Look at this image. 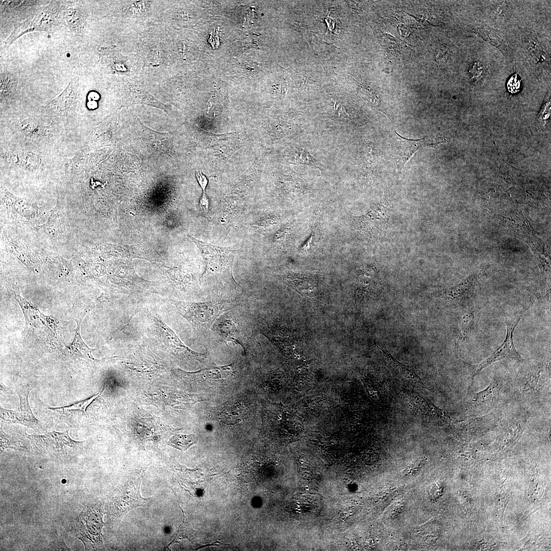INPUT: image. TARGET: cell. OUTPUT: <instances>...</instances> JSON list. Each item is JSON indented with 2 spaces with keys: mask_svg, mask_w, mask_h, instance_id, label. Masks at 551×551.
<instances>
[{
  "mask_svg": "<svg viewBox=\"0 0 551 551\" xmlns=\"http://www.w3.org/2000/svg\"><path fill=\"white\" fill-rule=\"evenodd\" d=\"M178 313L185 318L196 333L206 335L217 319L237 305L236 299H216L203 302L171 300Z\"/></svg>",
  "mask_w": 551,
  "mask_h": 551,
  "instance_id": "obj_1",
  "label": "cell"
},
{
  "mask_svg": "<svg viewBox=\"0 0 551 551\" xmlns=\"http://www.w3.org/2000/svg\"><path fill=\"white\" fill-rule=\"evenodd\" d=\"M187 235L199 248L205 263L202 279H224L229 281L235 288L240 286L233 275V264L237 250L203 242L188 233Z\"/></svg>",
  "mask_w": 551,
  "mask_h": 551,
  "instance_id": "obj_2",
  "label": "cell"
},
{
  "mask_svg": "<svg viewBox=\"0 0 551 551\" xmlns=\"http://www.w3.org/2000/svg\"><path fill=\"white\" fill-rule=\"evenodd\" d=\"M101 505L95 504L86 505L80 514L74 519L73 531L76 537L81 540L86 550H103L102 529L104 522Z\"/></svg>",
  "mask_w": 551,
  "mask_h": 551,
  "instance_id": "obj_3",
  "label": "cell"
},
{
  "mask_svg": "<svg viewBox=\"0 0 551 551\" xmlns=\"http://www.w3.org/2000/svg\"><path fill=\"white\" fill-rule=\"evenodd\" d=\"M26 437L40 454L63 462L79 453L83 443L71 439L68 430L62 433L53 431L44 435L27 434Z\"/></svg>",
  "mask_w": 551,
  "mask_h": 551,
  "instance_id": "obj_4",
  "label": "cell"
},
{
  "mask_svg": "<svg viewBox=\"0 0 551 551\" xmlns=\"http://www.w3.org/2000/svg\"><path fill=\"white\" fill-rule=\"evenodd\" d=\"M58 5L52 3L42 7L32 19L26 20L19 24L11 33L5 42L6 45H10L18 37L25 33L34 31H46L51 32L58 25Z\"/></svg>",
  "mask_w": 551,
  "mask_h": 551,
  "instance_id": "obj_5",
  "label": "cell"
},
{
  "mask_svg": "<svg viewBox=\"0 0 551 551\" xmlns=\"http://www.w3.org/2000/svg\"><path fill=\"white\" fill-rule=\"evenodd\" d=\"M211 330L223 342H231L241 346L246 354L245 345L248 335L234 312L229 310L221 314L217 318Z\"/></svg>",
  "mask_w": 551,
  "mask_h": 551,
  "instance_id": "obj_6",
  "label": "cell"
},
{
  "mask_svg": "<svg viewBox=\"0 0 551 551\" xmlns=\"http://www.w3.org/2000/svg\"><path fill=\"white\" fill-rule=\"evenodd\" d=\"M521 314L512 318L508 317L506 318L507 329L506 338L504 342L492 355L480 363L473 366L471 377L472 383L475 375L486 367L495 362L505 359H513L520 362L522 361L523 360L516 350L513 341V332L521 319Z\"/></svg>",
  "mask_w": 551,
  "mask_h": 551,
  "instance_id": "obj_7",
  "label": "cell"
},
{
  "mask_svg": "<svg viewBox=\"0 0 551 551\" xmlns=\"http://www.w3.org/2000/svg\"><path fill=\"white\" fill-rule=\"evenodd\" d=\"M394 143V155L396 165L398 169L403 168L413 154L420 148L425 147H434L442 143L431 137H424L419 139H408L403 137L395 132Z\"/></svg>",
  "mask_w": 551,
  "mask_h": 551,
  "instance_id": "obj_8",
  "label": "cell"
},
{
  "mask_svg": "<svg viewBox=\"0 0 551 551\" xmlns=\"http://www.w3.org/2000/svg\"><path fill=\"white\" fill-rule=\"evenodd\" d=\"M150 318L159 338L167 343L176 353H183L188 357L199 362L206 358V354L195 352L186 346L174 332L163 321L160 316L157 314H151Z\"/></svg>",
  "mask_w": 551,
  "mask_h": 551,
  "instance_id": "obj_9",
  "label": "cell"
},
{
  "mask_svg": "<svg viewBox=\"0 0 551 551\" xmlns=\"http://www.w3.org/2000/svg\"><path fill=\"white\" fill-rule=\"evenodd\" d=\"M98 62L105 70L112 74H129L131 70L127 57L116 46L102 47Z\"/></svg>",
  "mask_w": 551,
  "mask_h": 551,
  "instance_id": "obj_10",
  "label": "cell"
},
{
  "mask_svg": "<svg viewBox=\"0 0 551 551\" xmlns=\"http://www.w3.org/2000/svg\"><path fill=\"white\" fill-rule=\"evenodd\" d=\"M141 481L130 482L121 489L114 502L117 514L122 516L134 508L145 506L147 500L140 494Z\"/></svg>",
  "mask_w": 551,
  "mask_h": 551,
  "instance_id": "obj_11",
  "label": "cell"
},
{
  "mask_svg": "<svg viewBox=\"0 0 551 551\" xmlns=\"http://www.w3.org/2000/svg\"><path fill=\"white\" fill-rule=\"evenodd\" d=\"M378 348L383 354L389 369L394 375L415 386L429 390L415 368L399 362L383 346H378Z\"/></svg>",
  "mask_w": 551,
  "mask_h": 551,
  "instance_id": "obj_12",
  "label": "cell"
},
{
  "mask_svg": "<svg viewBox=\"0 0 551 551\" xmlns=\"http://www.w3.org/2000/svg\"><path fill=\"white\" fill-rule=\"evenodd\" d=\"M409 398L415 410L430 420L441 424H446L450 422L451 418L446 411L438 408L416 392H410Z\"/></svg>",
  "mask_w": 551,
  "mask_h": 551,
  "instance_id": "obj_13",
  "label": "cell"
},
{
  "mask_svg": "<svg viewBox=\"0 0 551 551\" xmlns=\"http://www.w3.org/2000/svg\"><path fill=\"white\" fill-rule=\"evenodd\" d=\"M476 276H473L460 284L443 290L440 294L444 300L452 303L467 304L473 299L474 295V281Z\"/></svg>",
  "mask_w": 551,
  "mask_h": 551,
  "instance_id": "obj_14",
  "label": "cell"
},
{
  "mask_svg": "<svg viewBox=\"0 0 551 551\" xmlns=\"http://www.w3.org/2000/svg\"><path fill=\"white\" fill-rule=\"evenodd\" d=\"M79 78L72 79L67 87L49 103V106L59 112H67L74 109L77 104Z\"/></svg>",
  "mask_w": 551,
  "mask_h": 551,
  "instance_id": "obj_15",
  "label": "cell"
},
{
  "mask_svg": "<svg viewBox=\"0 0 551 551\" xmlns=\"http://www.w3.org/2000/svg\"><path fill=\"white\" fill-rule=\"evenodd\" d=\"M386 211L381 207H374L360 218V223L363 230L372 236L380 235L385 231L388 220Z\"/></svg>",
  "mask_w": 551,
  "mask_h": 551,
  "instance_id": "obj_16",
  "label": "cell"
},
{
  "mask_svg": "<svg viewBox=\"0 0 551 551\" xmlns=\"http://www.w3.org/2000/svg\"><path fill=\"white\" fill-rule=\"evenodd\" d=\"M491 385L479 392L470 391L468 394L466 407L471 412H480L487 410L493 401V391Z\"/></svg>",
  "mask_w": 551,
  "mask_h": 551,
  "instance_id": "obj_17",
  "label": "cell"
},
{
  "mask_svg": "<svg viewBox=\"0 0 551 551\" xmlns=\"http://www.w3.org/2000/svg\"><path fill=\"white\" fill-rule=\"evenodd\" d=\"M7 155L11 163L28 171L37 170L41 164L39 156L30 151H15L7 153Z\"/></svg>",
  "mask_w": 551,
  "mask_h": 551,
  "instance_id": "obj_18",
  "label": "cell"
},
{
  "mask_svg": "<svg viewBox=\"0 0 551 551\" xmlns=\"http://www.w3.org/2000/svg\"><path fill=\"white\" fill-rule=\"evenodd\" d=\"M16 391L20 400L19 412L22 418V424L34 429H39L40 422L34 416L29 404L28 396L30 388L27 386L18 387Z\"/></svg>",
  "mask_w": 551,
  "mask_h": 551,
  "instance_id": "obj_19",
  "label": "cell"
},
{
  "mask_svg": "<svg viewBox=\"0 0 551 551\" xmlns=\"http://www.w3.org/2000/svg\"><path fill=\"white\" fill-rule=\"evenodd\" d=\"M480 315L478 309L472 308L463 315L459 324V338L460 340H467L475 333L478 328Z\"/></svg>",
  "mask_w": 551,
  "mask_h": 551,
  "instance_id": "obj_20",
  "label": "cell"
},
{
  "mask_svg": "<svg viewBox=\"0 0 551 551\" xmlns=\"http://www.w3.org/2000/svg\"><path fill=\"white\" fill-rule=\"evenodd\" d=\"M286 280L298 290L311 293L318 288V284L315 279L311 276L290 274L286 276Z\"/></svg>",
  "mask_w": 551,
  "mask_h": 551,
  "instance_id": "obj_21",
  "label": "cell"
},
{
  "mask_svg": "<svg viewBox=\"0 0 551 551\" xmlns=\"http://www.w3.org/2000/svg\"><path fill=\"white\" fill-rule=\"evenodd\" d=\"M62 215L60 211L55 209L44 224L41 226L46 234L52 238L58 237L63 231Z\"/></svg>",
  "mask_w": 551,
  "mask_h": 551,
  "instance_id": "obj_22",
  "label": "cell"
},
{
  "mask_svg": "<svg viewBox=\"0 0 551 551\" xmlns=\"http://www.w3.org/2000/svg\"><path fill=\"white\" fill-rule=\"evenodd\" d=\"M81 322H78V327L76 330V336L69 348L73 354L77 356L93 359L91 354L92 349L89 348L83 341L80 336Z\"/></svg>",
  "mask_w": 551,
  "mask_h": 551,
  "instance_id": "obj_23",
  "label": "cell"
},
{
  "mask_svg": "<svg viewBox=\"0 0 551 551\" xmlns=\"http://www.w3.org/2000/svg\"><path fill=\"white\" fill-rule=\"evenodd\" d=\"M196 443V439L193 434H177L170 438L168 445L174 448L185 451Z\"/></svg>",
  "mask_w": 551,
  "mask_h": 551,
  "instance_id": "obj_24",
  "label": "cell"
},
{
  "mask_svg": "<svg viewBox=\"0 0 551 551\" xmlns=\"http://www.w3.org/2000/svg\"><path fill=\"white\" fill-rule=\"evenodd\" d=\"M21 131L27 136H35L42 131V127L40 123L34 119L28 118L24 120L20 124Z\"/></svg>",
  "mask_w": 551,
  "mask_h": 551,
  "instance_id": "obj_25",
  "label": "cell"
},
{
  "mask_svg": "<svg viewBox=\"0 0 551 551\" xmlns=\"http://www.w3.org/2000/svg\"><path fill=\"white\" fill-rule=\"evenodd\" d=\"M7 448H11L18 450H23V447L20 445L18 440L1 431V454Z\"/></svg>",
  "mask_w": 551,
  "mask_h": 551,
  "instance_id": "obj_26",
  "label": "cell"
},
{
  "mask_svg": "<svg viewBox=\"0 0 551 551\" xmlns=\"http://www.w3.org/2000/svg\"><path fill=\"white\" fill-rule=\"evenodd\" d=\"M103 390L102 391V392L103 391ZM101 392H99L97 394L93 395L92 396H91L89 398H88V399L80 401L79 402L74 403V404H73L72 405H71L70 406L63 407H60V408H55L54 409H57V410H81V411L84 412V413H85L87 407L93 402V400L94 399H95L101 394Z\"/></svg>",
  "mask_w": 551,
  "mask_h": 551,
  "instance_id": "obj_27",
  "label": "cell"
},
{
  "mask_svg": "<svg viewBox=\"0 0 551 551\" xmlns=\"http://www.w3.org/2000/svg\"><path fill=\"white\" fill-rule=\"evenodd\" d=\"M209 200L205 190H203L202 196L199 201V209L201 213L205 216H209Z\"/></svg>",
  "mask_w": 551,
  "mask_h": 551,
  "instance_id": "obj_28",
  "label": "cell"
},
{
  "mask_svg": "<svg viewBox=\"0 0 551 551\" xmlns=\"http://www.w3.org/2000/svg\"><path fill=\"white\" fill-rule=\"evenodd\" d=\"M297 161L302 163L310 164L313 165H316V164L315 159L311 157L304 149L297 153Z\"/></svg>",
  "mask_w": 551,
  "mask_h": 551,
  "instance_id": "obj_29",
  "label": "cell"
},
{
  "mask_svg": "<svg viewBox=\"0 0 551 551\" xmlns=\"http://www.w3.org/2000/svg\"><path fill=\"white\" fill-rule=\"evenodd\" d=\"M484 71V68L480 63L475 62L470 69V73L473 79H479Z\"/></svg>",
  "mask_w": 551,
  "mask_h": 551,
  "instance_id": "obj_30",
  "label": "cell"
},
{
  "mask_svg": "<svg viewBox=\"0 0 551 551\" xmlns=\"http://www.w3.org/2000/svg\"><path fill=\"white\" fill-rule=\"evenodd\" d=\"M49 546L51 550H70V549L64 543V540L62 539L56 540L55 541L51 543Z\"/></svg>",
  "mask_w": 551,
  "mask_h": 551,
  "instance_id": "obj_31",
  "label": "cell"
},
{
  "mask_svg": "<svg viewBox=\"0 0 551 551\" xmlns=\"http://www.w3.org/2000/svg\"><path fill=\"white\" fill-rule=\"evenodd\" d=\"M196 177L202 189H206L208 180L206 177L200 170L196 171Z\"/></svg>",
  "mask_w": 551,
  "mask_h": 551,
  "instance_id": "obj_32",
  "label": "cell"
},
{
  "mask_svg": "<svg viewBox=\"0 0 551 551\" xmlns=\"http://www.w3.org/2000/svg\"><path fill=\"white\" fill-rule=\"evenodd\" d=\"M520 82L518 80H510L508 85L509 90L511 93L517 92L520 88Z\"/></svg>",
  "mask_w": 551,
  "mask_h": 551,
  "instance_id": "obj_33",
  "label": "cell"
}]
</instances>
